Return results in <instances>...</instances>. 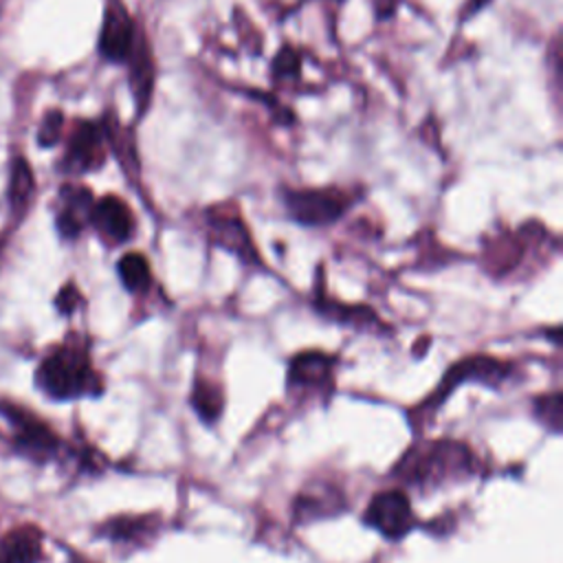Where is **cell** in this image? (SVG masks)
<instances>
[{"label": "cell", "instance_id": "1", "mask_svg": "<svg viewBox=\"0 0 563 563\" xmlns=\"http://www.w3.org/2000/svg\"><path fill=\"white\" fill-rule=\"evenodd\" d=\"M35 380L51 398H77L101 391L99 374L92 369L88 352L77 343H64L48 352L35 372Z\"/></svg>", "mask_w": 563, "mask_h": 563}, {"label": "cell", "instance_id": "2", "mask_svg": "<svg viewBox=\"0 0 563 563\" xmlns=\"http://www.w3.org/2000/svg\"><path fill=\"white\" fill-rule=\"evenodd\" d=\"M473 457L464 444L435 442L422 451H413L400 464L402 477L416 484H433L446 477H460L473 466Z\"/></svg>", "mask_w": 563, "mask_h": 563}, {"label": "cell", "instance_id": "3", "mask_svg": "<svg viewBox=\"0 0 563 563\" xmlns=\"http://www.w3.org/2000/svg\"><path fill=\"white\" fill-rule=\"evenodd\" d=\"M290 218L306 227H323L343 216L347 198L336 189H297L284 196Z\"/></svg>", "mask_w": 563, "mask_h": 563}, {"label": "cell", "instance_id": "4", "mask_svg": "<svg viewBox=\"0 0 563 563\" xmlns=\"http://www.w3.org/2000/svg\"><path fill=\"white\" fill-rule=\"evenodd\" d=\"M363 519L387 539H400L413 528L411 504L398 488L376 493L367 504Z\"/></svg>", "mask_w": 563, "mask_h": 563}, {"label": "cell", "instance_id": "5", "mask_svg": "<svg viewBox=\"0 0 563 563\" xmlns=\"http://www.w3.org/2000/svg\"><path fill=\"white\" fill-rule=\"evenodd\" d=\"M0 409L4 411L7 420L13 424L15 444L26 455H31L35 460H46L57 451V444H59L57 435L37 416H33L31 411H26L18 405H11V402H2Z\"/></svg>", "mask_w": 563, "mask_h": 563}, {"label": "cell", "instance_id": "6", "mask_svg": "<svg viewBox=\"0 0 563 563\" xmlns=\"http://www.w3.org/2000/svg\"><path fill=\"white\" fill-rule=\"evenodd\" d=\"M103 130L99 123L92 121H79L77 128L70 134L68 150L64 156V169L73 174H84L101 167L106 158L103 150Z\"/></svg>", "mask_w": 563, "mask_h": 563}, {"label": "cell", "instance_id": "7", "mask_svg": "<svg viewBox=\"0 0 563 563\" xmlns=\"http://www.w3.org/2000/svg\"><path fill=\"white\" fill-rule=\"evenodd\" d=\"M92 227L110 244H121L134 233V216L130 207L117 196H103L90 209Z\"/></svg>", "mask_w": 563, "mask_h": 563}, {"label": "cell", "instance_id": "8", "mask_svg": "<svg viewBox=\"0 0 563 563\" xmlns=\"http://www.w3.org/2000/svg\"><path fill=\"white\" fill-rule=\"evenodd\" d=\"M134 48V26L128 13L112 4L106 11L101 35H99V53L110 62H123L130 57Z\"/></svg>", "mask_w": 563, "mask_h": 563}, {"label": "cell", "instance_id": "9", "mask_svg": "<svg viewBox=\"0 0 563 563\" xmlns=\"http://www.w3.org/2000/svg\"><path fill=\"white\" fill-rule=\"evenodd\" d=\"M62 209L57 213V229L64 238H75L81 233L92 209V194L79 185H64L59 189Z\"/></svg>", "mask_w": 563, "mask_h": 563}, {"label": "cell", "instance_id": "10", "mask_svg": "<svg viewBox=\"0 0 563 563\" xmlns=\"http://www.w3.org/2000/svg\"><path fill=\"white\" fill-rule=\"evenodd\" d=\"M209 229H211L213 242L233 251L235 255H240L246 262H257L253 240H251L244 222L238 216L213 211V213H209Z\"/></svg>", "mask_w": 563, "mask_h": 563}, {"label": "cell", "instance_id": "11", "mask_svg": "<svg viewBox=\"0 0 563 563\" xmlns=\"http://www.w3.org/2000/svg\"><path fill=\"white\" fill-rule=\"evenodd\" d=\"M332 367H334L332 356L317 352V350L301 352V354L292 356V361H290L288 383L299 389L321 387L332 378Z\"/></svg>", "mask_w": 563, "mask_h": 563}, {"label": "cell", "instance_id": "12", "mask_svg": "<svg viewBox=\"0 0 563 563\" xmlns=\"http://www.w3.org/2000/svg\"><path fill=\"white\" fill-rule=\"evenodd\" d=\"M42 532L35 526H18L0 539V563H40Z\"/></svg>", "mask_w": 563, "mask_h": 563}, {"label": "cell", "instance_id": "13", "mask_svg": "<svg viewBox=\"0 0 563 563\" xmlns=\"http://www.w3.org/2000/svg\"><path fill=\"white\" fill-rule=\"evenodd\" d=\"M119 279L121 284L130 290V292H145L150 288L152 282V271H150V262L145 260L143 253H125L119 264Z\"/></svg>", "mask_w": 563, "mask_h": 563}, {"label": "cell", "instance_id": "14", "mask_svg": "<svg viewBox=\"0 0 563 563\" xmlns=\"http://www.w3.org/2000/svg\"><path fill=\"white\" fill-rule=\"evenodd\" d=\"M191 407L196 409L198 418L205 420L207 424L216 422L224 407L222 389L211 380H196V385L191 389Z\"/></svg>", "mask_w": 563, "mask_h": 563}, {"label": "cell", "instance_id": "15", "mask_svg": "<svg viewBox=\"0 0 563 563\" xmlns=\"http://www.w3.org/2000/svg\"><path fill=\"white\" fill-rule=\"evenodd\" d=\"M33 172L29 163L22 156H15L11 163V176H9V202L15 213H22L24 207L31 200L33 194Z\"/></svg>", "mask_w": 563, "mask_h": 563}, {"label": "cell", "instance_id": "16", "mask_svg": "<svg viewBox=\"0 0 563 563\" xmlns=\"http://www.w3.org/2000/svg\"><path fill=\"white\" fill-rule=\"evenodd\" d=\"M154 517H117L103 526V532L112 541H141L154 534Z\"/></svg>", "mask_w": 563, "mask_h": 563}, {"label": "cell", "instance_id": "17", "mask_svg": "<svg viewBox=\"0 0 563 563\" xmlns=\"http://www.w3.org/2000/svg\"><path fill=\"white\" fill-rule=\"evenodd\" d=\"M130 55H132V90H134L139 108H145L147 97H150V86H152L150 55H147V51H141V46L136 51L132 48Z\"/></svg>", "mask_w": 563, "mask_h": 563}, {"label": "cell", "instance_id": "18", "mask_svg": "<svg viewBox=\"0 0 563 563\" xmlns=\"http://www.w3.org/2000/svg\"><path fill=\"white\" fill-rule=\"evenodd\" d=\"M534 411H537V418L550 427L554 433L561 431V394L554 391V394H548V396H541L534 405Z\"/></svg>", "mask_w": 563, "mask_h": 563}, {"label": "cell", "instance_id": "19", "mask_svg": "<svg viewBox=\"0 0 563 563\" xmlns=\"http://www.w3.org/2000/svg\"><path fill=\"white\" fill-rule=\"evenodd\" d=\"M62 128H64V114L59 110H48L40 123L37 143L42 147H53L62 136Z\"/></svg>", "mask_w": 563, "mask_h": 563}, {"label": "cell", "instance_id": "20", "mask_svg": "<svg viewBox=\"0 0 563 563\" xmlns=\"http://www.w3.org/2000/svg\"><path fill=\"white\" fill-rule=\"evenodd\" d=\"M273 70L277 77H292L299 73V57L292 48H284L277 53L273 62Z\"/></svg>", "mask_w": 563, "mask_h": 563}, {"label": "cell", "instance_id": "21", "mask_svg": "<svg viewBox=\"0 0 563 563\" xmlns=\"http://www.w3.org/2000/svg\"><path fill=\"white\" fill-rule=\"evenodd\" d=\"M79 290L73 286V284H66L62 290H59V295H57V308H59V312H64V314H70L75 308H77V303H79Z\"/></svg>", "mask_w": 563, "mask_h": 563}, {"label": "cell", "instance_id": "22", "mask_svg": "<svg viewBox=\"0 0 563 563\" xmlns=\"http://www.w3.org/2000/svg\"><path fill=\"white\" fill-rule=\"evenodd\" d=\"M70 563H92V561H88V559H84V556H79V554H73V556H70Z\"/></svg>", "mask_w": 563, "mask_h": 563}, {"label": "cell", "instance_id": "23", "mask_svg": "<svg viewBox=\"0 0 563 563\" xmlns=\"http://www.w3.org/2000/svg\"><path fill=\"white\" fill-rule=\"evenodd\" d=\"M484 2H486V0H473V9H479Z\"/></svg>", "mask_w": 563, "mask_h": 563}]
</instances>
